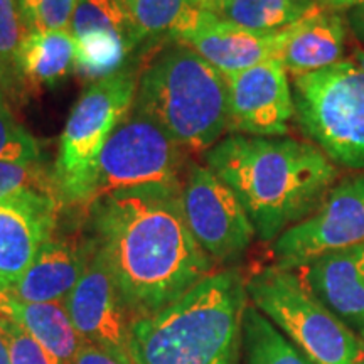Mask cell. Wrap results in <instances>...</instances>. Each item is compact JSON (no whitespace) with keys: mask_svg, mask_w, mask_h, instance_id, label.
Masks as SVG:
<instances>
[{"mask_svg":"<svg viewBox=\"0 0 364 364\" xmlns=\"http://www.w3.org/2000/svg\"><path fill=\"white\" fill-rule=\"evenodd\" d=\"M182 188L118 191L97 199L90 223L130 318L162 311L213 273L186 221Z\"/></svg>","mask_w":364,"mask_h":364,"instance_id":"cell-1","label":"cell"},{"mask_svg":"<svg viewBox=\"0 0 364 364\" xmlns=\"http://www.w3.org/2000/svg\"><path fill=\"white\" fill-rule=\"evenodd\" d=\"M243 204L262 241L311 216L338 181L336 164L316 144L290 136L231 134L204 154Z\"/></svg>","mask_w":364,"mask_h":364,"instance_id":"cell-2","label":"cell"},{"mask_svg":"<svg viewBox=\"0 0 364 364\" xmlns=\"http://www.w3.org/2000/svg\"><path fill=\"white\" fill-rule=\"evenodd\" d=\"M248 300L236 268L213 272L171 306L132 321V363L238 364Z\"/></svg>","mask_w":364,"mask_h":364,"instance_id":"cell-3","label":"cell"},{"mask_svg":"<svg viewBox=\"0 0 364 364\" xmlns=\"http://www.w3.org/2000/svg\"><path fill=\"white\" fill-rule=\"evenodd\" d=\"M134 108L188 154H206L230 127L228 78L188 46L174 43L140 73Z\"/></svg>","mask_w":364,"mask_h":364,"instance_id":"cell-4","label":"cell"},{"mask_svg":"<svg viewBox=\"0 0 364 364\" xmlns=\"http://www.w3.org/2000/svg\"><path fill=\"white\" fill-rule=\"evenodd\" d=\"M139 75L134 68L93 81L81 93L59 136L54 182L63 206L90 208L105 144L134 107Z\"/></svg>","mask_w":364,"mask_h":364,"instance_id":"cell-5","label":"cell"},{"mask_svg":"<svg viewBox=\"0 0 364 364\" xmlns=\"http://www.w3.org/2000/svg\"><path fill=\"white\" fill-rule=\"evenodd\" d=\"M248 299L314 364H358L359 338L294 270L265 267L247 280Z\"/></svg>","mask_w":364,"mask_h":364,"instance_id":"cell-6","label":"cell"},{"mask_svg":"<svg viewBox=\"0 0 364 364\" xmlns=\"http://www.w3.org/2000/svg\"><path fill=\"white\" fill-rule=\"evenodd\" d=\"M295 117L334 164L364 171V71L351 59L294 76Z\"/></svg>","mask_w":364,"mask_h":364,"instance_id":"cell-7","label":"cell"},{"mask_svg":"<svg viewBox=\"0 0 364 364\" xmlns=\"http://www.w3.org/2000/svg\"><path fill=\"white\" fill-rule=\"evenodd\" d=\"M186 154L156 120L132 107L105 144L91 204L118 191L182 188Z\"/></svg>","mask_w":364,"mask_h":364,"instance_id":"cell-8","label":"cell"},{"mask_svg":"<svg viewBox=\"0 0 364 364\" xmlns=\"http://www.w3.org/2000/svg\"><path fill=\"white\" fill-rule=\"evenodd\" d=\"M364 245V172L334 186L318 208L272 243L275 267L299 270L322 255Z\"/></svg>","mask_w":364,"mask_h":364,"instance_id":"cell-9","label":"cell"},{"mask_svg":"<svg viewBox=\"0 0 364 364\" xmlns=\"http://www.w3.org/2000/svg\"><path fill=\"white\" fill-rule=\"evenodd\" d=\"M182 209L199 247L215 263H233L253 243V223L230 186L206 166L191 162L182 181Z\"/></svg>","mask_w":364,"mask_h":364,"instance_id":"cell-10","label":"cell"},{"mask_svg":"<svg viewBox=\"0 0 364 364\" xmlns=\"http://www.w3.org/2000/svg\"><path fill=\"white\" fill-rule=\"evenodd\" d=\"M65 307L85 343L97 346L125 364H134L130 356V314L97 243L83 277L65 300Z\"/></svg>","mask_w":364,"mask_h":364,"instance_id":"cell-11","label":"cell"},{"mask_svg":"<svg viewBox=\"0 0 364 364\" xmlns=\"http://www.w3.org/2000/svg\"><path fill=\"white\" fill-rule=\"evenodd\" d=\"M228 78V132L250 136H284L295 117L289 73L268 59Z\"/></svg>","mask_w":364,"mask_h":364,"instance_id":"cell-12","label":"cell"},{"mask_svg":"<svg viewBox=\"0 0 364 364\" xmlns=\"http://www.w3.org/2000/svg\"><path fill=\"white\" fill-rule=\"evenodd\" d=\"M285 38V29L260 33L216 17L213 12L191 7L172 31V43L188 46L225 76L235 75L277 59Z\"/></svg>","mask_w":364,"mask_h":364,"instance_id":"cell-13","label":"cell"},{"mask_svg":"<svg viewBox=\"0 0 364 364\" xmlns=\"http://www.w3.org/2000/svg\"><path fill=\"white\" fill-rule=\"evenodd\" d=\"M56 194L22 193L0 199V292L9 294L58 228Z\"/></svg>","mask_w":364,"mask_h":364,"instance_id":"cell-14","label":"cell"},{"mask_svg":"<svg viewBox=\"0 0 364 364\" xmlns=\"http://www.w3.org/2000/svg\"><path fill=\"white\" fill-rule=\"evenodd\" d=\"M299 272L327 309L356 334L364 331V245L322 255Z\"/></svg>","mask_w":364,"mask_h":364,"instance_id":"cell-15","label":"cell"},{"mask_svg":"<svg viewBox=\"0 0 364 364\" xmlns=\"http://www.w3.org/2000/svg\"><path fill=\"white\" fill-rule=\"evenodd\" d=\"M93 248V238L80 241L53 236L9 294L24 302L65 304L68 295L83 277Z\"/></svg>","mask_w":364,"mask_h":364,"instance_id":"cell-16","label":"cell"},{"mask_svg":"<svg viewBox=\"0 0 364 364\" xmlns=\"http://www.w3.org/2000/svg\"><path fill=\"white\" fill-rule=\"evenodd\" d=\"M346 22L339 14L316 9L287 27L277 59L292 76L324 70L344 59Z\"/></svg>","mask_w":364,"mask_h":364,"instance_id":"cell-17","label":"cell"},{"mask_svg":"<svg viewBox=\"0 0 364 364\" xmlns=\"http://www.w3.org/2000/svg\"><path fill=\"white\" fill-rule=\"evenodd\" d=\"M0 314L24 327L61 364H70L83 344L61 302H24L0 292Z\"/></svg>","mask_w":364,"mask_h":364,"instance_id":"cell-18","label":"cell"},{"mask_svg":"<svg viewBox=\"0 0 364 364\" xmlns=\"http://www.w3.org/2000/svg\"><path fill=\"white\" fill-rule=\"evenodd\" d=\"M76 39L70 29L31 31L17 54V75L29 88L54 86L75 71Z\"/></svg>","mask_w":364,"mask_h":364,"instance_id":"cell-19","label":"cell"},{"mask_svg":"<svg viewBox=\"0 0 364 364\" xmlns=\"http://www.w3.org/2000/svg\"><path fill=\"white\" fill-rule=\"evenodd\" d=\"M318 7L316 0H225L208 12L247 29L277 33L294 26Z\"/></svg>","mask_w":364,"mask_h":364,"instance_id":"cell-20","label":"cell"},{"mask_svg":"<svg viewBox=\"0 0 364 364\" xmlns=\"http://www.w3.org/2000/svg\"><path fill=\"white\" fill-rule=\"evenodd\" d=\"M243 349L247 364H314L253 304L245 311Z\"/></svg>","mask_w":364,"mask_h":364,"instance_id":"cell-21","label":"cell"},{"mask_svg":"<svg viewBox=\"0 0 364 364\" xmlns=\"http://www.w3.org/2000/svg\"><path fill=\"white\" fill-rule=\"evenodd\" d=\"M130 19L132 51L149 39L169 38L184 14L194 7L193 0H125Z\"/></svg>","mask_w":364,"mask_h":364,"instance_id":"cell-22","label":"cell"},{"mask_svg":"<svg viewBox=\"0 0 364 364\" xmlns=\"http://www.w3.org/2000/svg\"><path fill=\"white\" fill-rule=\"evenodd\" d=\"M75 39V71L95 81L120 71L127 54L132 53L129 41L120 34L91 33Z\"/></svg>","mask_w":364,"mask_h":364,"instance_id":"cell-23","label":"cell"},{"mask_svg":"<svg viewBox=\"0 0 364 364\" xmlns=\"http://www.w3.org/2000/svg\"><path fill=\"white\" fill-rule=\"evenodd\" d=\"M70 31L75 38L91 33L120 34L130 46V19L124 0H76Z\"/></svg>","mask_w":364,"mask_h":364,"instance_id":"cell-24","label":"cell"},{"mask_svg":"<svg viewBox=\"0 0 364 364\" xmlns=\"http://www.w3.org/2000/svg\"><path fill=\"white\" fill-rule=\"evenodd\" d=\"M27 33L19 0H0V88L4 93L21 85L17 54Z\"/></svg>","mask_w":364,"mask_h":364,"instance_id":"cell-25","label":"cell"},{"mask_svg":"<svg viewBox=\"0 0 364 364\" xmlns=\"http://www.w3.org/2000/svg\"><path fill=\"white\" fill-rule=\"evenodd\" d=\"M22 193L58 196L53 171H49L43 161L0 162V199Z\"/></svg>","mask_w":364,"mask_h":364,"instance_id":"cell-26","label":"cell"},{"mask_svg":"<svg viewBox=\"0 0 364 364\" xmlns=\"http://www.w3.org/2000/svg\"><path fill=\"white\" fill-rule=\"evenodd\" d=\"M43 161V145L14 117L0 91V162Z\"/></svg>","mask_w":364,"mask_h":364,"instance_id":"cell-27","label":"cell"},{"mask_svg":"<svg viewBox=\"0 0 364 364\" xmlns=\"http://www.w3.org/2000/svg\"><path fill=\"white\" fill-rule=\"evenodd\" d=\"M0 334L7 344L11 364H61L24 327L2 314H0Z\"/></svg>","mask_w":364,"mask_h":364,"instance_id":"cell-28","label":"cell"},{"mask_svg":"<svg viewBox=\"0 0 364 364\" xmlns=\"http://www.w3.org/2000/svg\"><path fill=\"white\" fill-rule=\"evenodd\" d=\"M27 31L70 29L76 0H19Z\"/></svg>","mask_w":364,"mask_h":364,"instance_id":"cell-29","label":"cell"},{"mask_svg":"<svg viewBox=\"0 0 364 364\" xmlns=\"http://www.w3.org/2000/svg\"><path fill=\"white\" fill-rule=\"evenodd\" d=\"M70 364H125L120 359L112 356L110 353L103 351V349L97 348V346L85 343L80 346L78 353L71 359Z\"/></svg>","mask_w":364,"mask_h":364,"instance_id":"cell-30","label":"cell"},{"mask_svg":"<svg viewBox=\"0 0 364 364\" xmlns=\"http://www.w3.org/2000/svg\"><path fill=\"white\" fill-rule=\"evenodd\" d=\"M346 19H348L349 29H351L354 38L364 46V2L359 4L356 7L349 9Z\"/></svg>","mask_w":364,"mask_h":364,"instance_id":"cell-31","label":"cell"},{"mask_svg":"<svg viewBox=\"0 0 364 364\" xmlns=\"http://www.w3.org/2000/svg\"><path fill=\"white\" fill-rule=\"evenodd\" d=\"M327 6L336 7V9H353L363 4L364 0H324Z\"/></svg>","mask_w":364,"mask_h":364,"instance_id":"cell-32","label":"cell"},{"mask_svg":"<svg viewBox=\"0 0 364 364\" xmlns=\"http://www.w3.org/2000/svg\"><path fill=\"white\" fill-rule=\"evenodd\" d=\"M351 61L359 68V70L364 71V46L363 44L354 46L353 54H351Z\"/></svg>","mask_w":364,"mask_h":364,"instance_id":"cell-33","label":"cell"},{"mask_svg":"<svg viewBox=\"0 0 364 364\" xmlns=\"http://www.w3.org/2000/svg\"><path fill=\"white\" fill-rule=\"evenodd\" d=\"M225 0H193L196 9H203V11H213L216 6H220Z\"/></svg>","mask_w":364,"mask_h":364,"instance_id":"cell-34","label":"cell"},{"mask_svg":"<svg viewBox=\"0 0 364 364\" xmlns=\"http://www.w3.org/2000/svg\"><path fill=\"white\" fill-rule=\"evenodd\" d=\"M0 364H11V358H9L7 344L4 341L2 334H0Z\"/></svg>","mask_w":364,"mask_h":364,"instance_id":"cell-35","label":"cell"},{"mask_svg":"<svg viewBox=\"0 0 364 364\" xmlns=\"http://www.w3.org/2000/svg\"><path fill=\"white\" fill-rule=\"evenodd\" d=\"M359 353H358V364H364V331L359 332Z\"/></svg>","mask_w":364,"mask_h":364,"instance_id":"cell-36","label":"cell"},{"mask_svg":"<svg viewBox=\"0 0 364 364\" xmlns=\"http://www.w3.org/2000/svg\"><path fill=\"white\" fill-rule=\"evenodd\" d=\"M0 91H2V88H0ZM2 93H4V91H2Z\"/></svg>","mask_w":364,"mask_h":364,"instance_id":"cell-37","label":"cell"},{"mask_svg":"<svg viewBox=\"0 0 364 364\" xmlns=\"http://www.w3.org/2000/svg\"><path fill=\"white\" fill-rule=\"evenodd\" d=\"M124 2H125V0H124Z\"/></svg>","mask_w":364,"mask_h":364,"instance_id":"cell-38","label":"cell"}]
</instances>
